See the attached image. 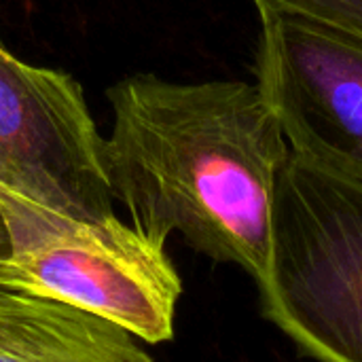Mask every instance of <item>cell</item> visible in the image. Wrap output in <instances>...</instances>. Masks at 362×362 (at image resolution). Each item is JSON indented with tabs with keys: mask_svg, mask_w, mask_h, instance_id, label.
<instances>
[{
	"mask_svg": "<svg viewBox=\"0 0 362 362\" xmlns=\"http://www.w3.org/2000/svg\"><path fill=\"white\" fill-rule=\"evenodd\" d=\"M8 250H11L8 231H6V223H4V216H2V210H0V263L8 257Z\"/></svg>",
	"mask_w": 362,
	"mask_h": 362,
	"instance_id": "ba28073f",
	"label": "cell"
},
{
	"mask_svg": "<svg viewBox=\"0 0 362 362\" xmlns=\"http://www.w3.org/2000/svg\"><path fill=\"white\" fill-rule=\"evenodd\" d=\"M259 11H291L322 19L362 38V0H255Z\"/></svg>",
	"mask_w": 362,
	"mask_h": 362,
	"instance_id": "52a82bcc",
	"label": "cell"
},
{
	"mask_svg": "<svg viewBox=\"0 0 362 362\" xmlns=\"http://www.w3.org/2000/svg\"><path fill=\"white\" fill-rule=\"evenodd\" d=\"M263 314L320 362H362V187L291 153L274 193Z\"/></svg>",
	"mask_w": 362,
	"mask_h": 362,
	"instance_id": "3957f363",
	"label": "cell"
},
{
	"mask_svg": "<svg viewBox=\"0 0 362 362\" xmlns=\"http://www.w3.org/2000/svg\"><path fill=\"white\" fill-rule=\"evenodd\" d=\"M0 291H2V288H0Z\"/></svg>",
	"mask_w": 362,
	"mask_h": 362,
	"instance_id": "9c48e42d",
	"label": "cell"
},
{
	"mask_svg": "<svg viewBox=\"0 0 362 362\" xmlns=\"http://www.w3.org/2000/svg\"><path fill=\"white\" fill-rule=\"evenodd\" d=\"M106 95L112 129L104 170L132 225L159 244L176 231L195 250L259 280L276 182L291 157L259 85L174 83L142 72Z\"/></svg>",
	"mask_w": 362,
	"mask_h": 362,
	"instance_id": "6da1fadb",
	"label": "cell"
},
{
	"mask_svg": "<svg viewBox=\"0 0 362 362\" xmlns=\"http://www.w3.org/2000/svg\"><path fill=\"white\" fill-rule=\"evenodd\" d=\"M8 257L0 288L66 303L110 320L140 341L174 335L182 282L159 244L123 223L78 218L0 185Z\"/></svg>",
	"mask_w": 362,
	"mask_h": 362,
	"instance_id": "7a4b0ae2",
	"label": "cell"
},
{
	"mask_svg": "<svg viewBox=\"0 0 362 362\" xmlns=\"http://www.w3.org/2000/svg\"><path fill=\"white\" fill-rule=\"evenodd\" d=\"M259 15L257 85L291 153L362 187V38L301 13Z\"/></svg>",
	"mask_w": 362,
	"mask_h": 362,
	"instance_id": "277c9868",
	"label": "cell"
},
{
	"mask_svg": "<svg viewBox=\"0 0 362 362\" xmlns=\"http://www.w3.org/2000/svg\"><path fill=\"white\" fill-rule=\"evenodd\" d=\"M0 185L78 218L112 216L100 136L81 83L21 62L0 38Z\"/></svg>",
	"mask_w": 362,
	"mask_h": 362,
	"instance_id": "5b68a950",
	"label": "cell"
},
{
	"mask_svg": "<svg viewBox=\"0 0 362 362\" xmlns=\"http://www.w3.org/2000/svg\"><path fill=\"white\" fill-rule=\"evenodd\" d=\"M0 362H155L123 327L59 301L0 291Z\"/></svg>",
	"mask_w": 362,
	"mask_h": 362,
	"instance_id": "8992f818",
	"label": "cell"
}]
</instances>
